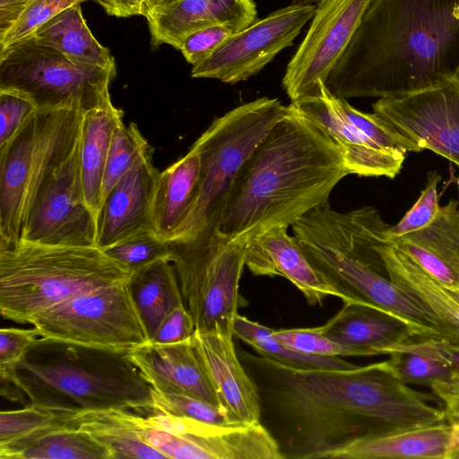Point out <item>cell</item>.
I'll list each match as a JSON object with an SVG mask.
<instances>
[{
    "label": "cell",
    "mask_w": 459,
    "mask_h": 459,
    "mask_svg": "<svg viewBox=\"0 0 459 459\" xmlns=\"http://www.w3.org/2000/svg\"><path fill=\"white\" fill-rule=\"evenodd\" d=\"M237 351L259 394L260 423L282 459H332L360 440L446 421L431 396L402 382L387 359L345 370L303 369Z\"/></svg>",
    "instance_id": "1"
},
{
    "label": "cell",
    "mask_w": 459,
    "mask_h": 459,
    "mask_svg": "<svg viewBox=\"0 0 459 459\" xmlns=\"http://www.w3.org/2000/svg\"><path fill=\"white\" fill-rule=\"evenodd\" d=\"M459 78V0H371L325 86L395 97Z\"/></svg>",
    "instance_id": "2"
},
{
    "label": "cell",
    "mask_w": 459,
    "mask_h": 459,
    "mask_svg": "<svg viewBox=\"0 0 459 459\" xmlns=\"http://www.w3.org/2000/svg\"><path fill=\"white\" fill-rule=\"evenodd\" d=\"M238 173L216 230L229 241L248 243L274 228L291 226L328 202L350 175L335 143L290 104Z\"/></svg>",
    "instance_id": "3"
},
{
    "label": "cell",
    "mask_w": 459,
    "mask_h": 459,
    "mask_svg": "<svg viewBox=\"0 0 459 459\" xmlns=\"http://www.w3.org/2000/svg\"><path fill=\"white\" fill-rule=\"evenodd\" d=\"M388 225L373 206L349 212L325 203L292 225L311 264L346 298L385 310L409 324L417 337L459 342V337L387 276L377 248ZM345 303V302H344Z\"/></svg>",
    "instance_id": "4"
},
{
    "label": "cell",
    "mask_w": 459,
    "mask_h": 459,
    "mask_svg": "<svg viewBox=\"0 0 459 459\" xmlns=\"http://www.w3.org/2000/svg\"><path fill=\"white\" fill-rule=\"evenodd\" d=\"M127 351L39 337L0 377L18 385L29 403L58 412L126 409L149 414L152 387Z\"/></svg>",
    "instance_id": "5"
},
{
    "label": "cell",
    "mask_w": 459,
    "mask_h": 459,
    "mask_svg": "<svg viewBox=\"0 0 459 459\" xmlns=\"http://www.w3.org/2000/svg\"><path fill=\"white\" fill-rule=\"evenodd\" d=\"M131 271L96 246H51L20 239L0 248V312L30 324L85 291L126 282Z\"/></svg>",
    "instance_id": "6"
},
{
    "label": "cell",
    "mask_w": 459,
    "mask_h": 459,
    "mask_svg": "<svg viewBox=\"0 0 459 459\" xmlns=\"http://www.w3.org/2000/svg\"><path fill=\"white\" fill-rule=\"evenodd\" d=\"M77 107L38 108L0 147V248L15 245L41 186L81 137Z\"/></svg>",
    "instance_id": "7"
},
{
    "label": "cell",
    "mask_w": 459,
    "mask_h": 459,
    "mask_svg": "<svg viewBox=\"0 0 459 459\" xmlns=\"http://www.w3.org/2000/svg\"><path fill=\"white\" fill-rule=\"evenodd\" d=\"M290 110V106L278 99L263 97L241 104L211 123L192 145L201 159L198 188L186 219L169 241L217 228L240 169Z\"/></svg>",
    "instance_id": "8"
},
{
    "label": "cell",
    "mask_w": 459,
    "mask_h": 459,
    "mask_svg": "<svg viewBox=\"0 0 459 459\" xmlns=\"http://www.w3.org/2000/svg\"><path fill=\"white\" fill-rule=\"evenodd\" d=\"M169 244L195 331L220 329L234 335L238 310L247 305L239 292L247 243L229 241L214 229Z\"/></svg>",
    "instance_id": "9"
},
{
    "label": "cell",
    "mask_w": 459,
    "mask_h": 459,
    "mask_svg": "<svg viewBox=\"0 0 459 459\" xmlns=\"http://www.w3.org/2000/svg\"><path fill=\"white\" fill-rule=\"evenodd\" d=\"M116 69L76 64L26 39L0 50V90H15L37 108L77 107L83 113L110 99Z\"/></svg>",
    "instance_id": "10"
},
{
    "label": "cell",
    "mask_w": 459,
    "mask_h": 459,
    "mask_svg": "<svg viewBox=\"0 0 459 459\" xmlns=\"http://www.w3.org/2000/svg\"><path fill=\"white\" fill-rule=\"evenodd\" d=\"M290 105L335 143L350 174L394 178L406 154L421 151L374 112L359 111L347 100L333 95L325 83L318 94Z\"/></svg>",
    "instance_id": "11"
},
{
    "label": "cell",
    "mask_w": 459,
    "mask_h": 459,
    "mask_svg": "<svg viewBox=\"0 0 459 459\" xmlns=\"http://www.w3.org/2000/svg\"><path fill=\"white\" fill-rule=\"evenodd\" d=\"M40 337L129 351L149 342L127 281L70 298L32 320Z\"/></svg>",
    "instance_id": "12"
},
{
    "label": "cell",
    "mask_w": 459,
    "mask_h": 459,
    "mask_svg": "<svg viewBox=\"0 0 459 459\" xmlns=\"http://www.w3.org/2000/svg\"><path fill=\"white\" fill-rule=\"evenodd\" d=\"M371 0H319L281 84L291 102L315 96L345 52Z\"/></svg>",
    "instance_id": "13"
},
{
    "label": "cell",
    "mask_w": 459,
    "mask_h": 459,
    "mask_svg": "<svg viewBox=\"0 0 459 459\" xmlns=\"http://www.w3.org/2000/svg\"><path fill=\"white\" fill-rule=\"evenodd\" d=\"M97 235V221L83 194L79 140L37 194L20 239L51 246L82 247L96 246Z\"/></svg>",
    "instance_id": "14"
},
{
    "label": "cell",
    "mask_w": 459,
    "mask_h": 459,
    "mask_svg": "<svg viewBox=\"0 0 459 459\" xmlns=\"http://www.w3.org/2000/svg\"><path fill=\"white\" fill-rule=\"evenodd\" d=\"M316 6L290 4L237 32L208 58L193 66L194 78L235 84L258 74L281 51L292 45Z\"/></svg>",
    "instance_id": "15"
},
{
    "label": "cell",
    "mask_w": 459,
    "mask_h": 459,
    "mask_svg": "<svg viewBox=\"0 0 459 459\" xmlns=\"http://www.w3.org/2000/svg\"><path fill=\"white\" fill-rule=\"evenodd\" d=\"M373 112L414 142L459 168V79L378 99Z\"/></svg>",
    "instance_id": "16"
},
{
    "label": "cell",
    "mask_w": 459,
    "mask_h": 459,
    "mask_svg": "<svg viewBox=\"0 0 459 459\" xmlns=\"http://www.w3.org/2000/svg\"><path fill=\"white\" fill-rule=\"evenodd\" d=\"M234 335L215 329L195 331L193 345L216 393L220 408L231 426L260 422L256 386L238 357Z\"/></svg>",
    "instance_id": "17"
},
{
    "label": "cell",
    "mask_w": 459,
    "mask_h": 459,
    "mask_svg": "<svg viewBox=\"0 0 459 459\" xmlns=\"http://www.w3.org/2000/svg\"><path fill=\"white\" fill-rule=\"evenodd\" d=\"M150 145L106 198L98 220L96 247L105 249L139 232L153 230L152 208L160 171Z\"/></svg>",
    "instance_id": "18"
},
{
    "label": "cell",
    "mask_w": 459,
    "mask_h": 459,
    "mask_svg": "<svg viewBox=\"0 0 459 459\" xmlns=\"http://www.w3.org/2000/svg\"><path fill=\"white\" fill-rule=\"evenodd\" d=\"M286 227L274 228L256 236L247 245L246 266L257 276H281L293 283L310 306L327 297L345 296L308 260Z\"/></svg>",
    "instance_id": "19"
},
{
    "label": "cell",
    "mask_w": 459,
    "mask_h": 459,
    "mask_svg": "<svg viewBox=\"0 0 459 459\" xmlns=\"http://www.w3.org/2000/svg\"><path fill=\"white\" fill-rule=\"evenodd\" d=\"M127 354L153 390L194 396L220 407L191 338L166 344L147 342Z\"/></svg>",
    "instance_id": "20"
},
{
    "label": "cell",
    "mask_w": 459,
    "mask_h": 459,
    "mask_svg": "<svg viewBox=\"0 0 459 459\" xmlns=\"http://www.w3.org/2000/svg\"><path fill=\"white\" fill-rule=\"evenodd\" d=\"M255 0H167L146 17L152 43L178 48L182 39L200 29L221 23L240 30L256 20Z\"/></svg>",
    "instance_id": "21"
},
{
    "label": "cell",
    "mask_w": 459,
    "mask_h": 459,
    "mask_svg": "<svg viewBox=\"0 0 459 459\" xmlns=\"http://www.w3.org/2000/svg\"><path fill=\"white\" fill-rule=\"evenodd\" d=\"M388 240L432 278L459 289L458 200L440 206L426 227Z\"/></svg>",
    "instance_id": "22"
},
{
    "label": "cell",
    "mask_w": 459,
    "mask_h": 459,
    "mask_svg": "<svg viewBox=\"0 0 459 459\" xmlns=\"http://www.w3.org/2000/svg\"><path fill=\"white\" fill-rule=\"evenodd\" d=\"M319 329L330 339L359 349L367 356L388 355L392 348L417 337L412 327L398 316L358 302H345Z\"/></svg>",
    "instance_id": "23"
},
{
    "label": "cell",
    "mask_w": 459,
    "mask_h": 459,
    "mask_svg": "<svg viewBox=\"0 0 459 459\" xmlns=\"http://www.w3.org/2000/svg\"><path fill=\"white\" fill-rule=\"evenodd\" d=\"M455 437V427L443 421L358 441L332 459H450Z\"/></svg>",
    "instance_id": "24"
},
{
    "label": "cell",
    "mask_w": 459,
    "mask_h": 459,
    "mask_svg": "<svg viewBox=\"0 0 459 459\" xmlns=\"http://www.w3.org/2000/svg\"><path fill=\"white\" fill-rule=\"evenodd\" d=\"M377 248L388 278L459 337V289L432 278L387 238Z\"/></svg>",
    "instance_id": "25"
},
{
    "label": "cell",
    "mask_w": 459,
    "mask_h": 459,
    "mask_svg": "<svg viewBox=\"0 0 459 459\" xmlns=\"http://www.w3.org/2000/svg\"><path fill=\"white\" fill-rule=\"evenodd\" d=\"M201 170L198 151L191 146L177 161L159 173L152 201L155 233L169 242L186 219L196 195Z\"/></svg>",
    "instance_id": "26"
},
{
    "label": "cell",
    "mask_w": 459,
    "mask_h": 459,
    "mask_svg": "<svg viewBox=\"0 0 459 459\" xmlns=\"http://www.w3.org/2000/svg\"><path fill=\"white\" fill-rule=\"evenodd\" d=\"M124 112L111 100L82 114L80 138V164L87 206L98 225L102 206V185L106 163L117 126Z\"/></svg>",
    "instance_id": "27"
},
{
    "label": "cell",
    "mask_w": 459,
    "mask_h": 459,
    "mask_svg": "<svg viewBox=\"0 0 459 459\" xmlns=\"http://www.w3.org/2000/svg\"><path fill=\"white\" fill-rule=\"evenodd\" d=\"M1 459H112L108 448L59 416L53 422L7 444Z\"/></svg>",
    "instance_id": "28"
},
{
    "label": "cell",
    "mask_w": 459,
    "mask_h": 459,
    "mask_svg": "<svg viewBox=\"0 0 459 459\" xmlns=\"http://www.w3.org/2000/svg\"><path fill=\"white\" fill-rule=\"evenodd\" d=\"M69 425L88 433L108 449L112 459L167 458L161 452L143 441L140 436L138 413L126 409L59 412Z\"/></svg>",
    "instance_id": "29"
},
{
    "label": "cell",
    "mask_w": 459,
    "mask_h": 459,
    "mask_svg": "<svg viewBox=\"0 0 459 459\" xmlns=\"http://www.w3.org/2000/svg\"><path fill=\"white\" fill-rule=\"evenodd\" d=\"M127 287L149 341L172 310L185 306L176 269L169 259H159L133 271Z\"/></svg>",
    "instance_id": "30"
},
{
    "label": "cell",
    "mask_w": 459,
    "mask_h": 459,
    "mask_svg": "<svg viewBox=\"0 0 459 459\" xmlns=\"http://www.w3.org/2000/svg\"><path fill=\"white\" fill-rule=\"evenodd\" d=\"M28 39L57 50L76 64L116 69L109 50L95 39L86 24L81 4L64 10Z\"/></svg>",
    "instance_id": "31"
},
{
    "label": "cell",
    "mask_w": 459,
    "mask_h": 459,
    "mask_svg": "<svg viewBox=\"0 0 459 459\" xmlns=\"http://www.w3.org/2000/svg\"><path fill=\"white\" fill-rule=\"evenodd\" d=\"M273 333V329L239 314L235 317L234 337L247 343L260 356L303 369L345 370L358 367L338 356H318L295 351L277 341Z\"/></svg>",
    "instance_id": "32"
},
{
    "label": "cell",
    "mask_w": 459,
    "mask_h": 459,
    "mask_svg": "<svg viewBox=\"0 0 459 459\" xmlns=\"http://www.w3.org/2000/svg\"><path fill=\"white\" fill-rule=\"evenodd\" d=\"M149 146V143L135 123L126 126L123 120L117 126L105 168L101 194L102 205L115 186L132 169Z\"/></svg>",
    "instance_id": "33"
},
{
    "label": "cell",
    "mask_w": 459,
    "mask_h": 459,
    "mask_svg": "<svg viewBox=\"0 0 459 459\" xmlns=\"http://www.w3.org/2000/svg\"><path fill=\"white\" fill-rule=\"evenodd\" d=\"M103 251L131 272L159 259L171 256L169 242L161 239L153 230L128 237Z\"/></svg>",
    "instance_id": "34"
},
{
    "label": "cell",
    "mask_w": 459,
    "mask_h": 459,
    "mask_svg": "<svg viewBox=\"0 0 459 459\" xmlns=\"http://www.w3.org/2000/svg\"><path fill=\"white\" fill-rule=\"evenodd\" d=\"M388 364L404 384L430 386L436 382L452 381L453 370L446 364L426 356L404 351L389 354Z\"/></svg>",
    "instance_id": "35"
},
{
    "label": "cell",
    "mask_w": 459,
    "mask_h": 459,
    "mask_svg": "<svg viewBox=\"0 0 459 459\" xmlns=\"http://www.w3.org/2000/svg\"><path fill=\"white\" fill-rule=\"evenodd\" d=\"M87 0H29L13 27L0 38V50L30 38L64 10Z\"/></svg>",
    "instance_id": "36"
},
{
    "label": "cell",
    "mask_w": 459,
    "mask_h": 459,
    "mask_svg": "<svg viewBox=\"0 0 459 459\" xmlns=\"http://www.w3.org/2000/svg\"><path fill=\"white\" fill-rule=\"evenodd\" d=\"M273 336L285 346L295 351L318 356H367L357 348L337 342L315 328L273 330Z\"/></svg>",
    "instance_id": "37"
},
{
    "label": "cell",
    "mask_w": 459,
    "mask_h": 459,
    "mask_svg": "<svg viewBox=\"0 0 459 459\" xmlns=\"http://www.w3.org/2000/svg\"><path fill=\"white\" fill-rule=\"evenodd\" d=\"M152 407L156 411L212 425L234 427L229 423L220 407L186 394H164L152 389Z\"/></svg>",
    "instance_id": "38"
},
{
    "label": "cell",
    "mask_w": 459,
    "mask_h": 459,
    "mask_svg": "<svg viewBox=\"0 0 459 459\" xmlns=\"http://www.w3.org/2000/svg\"><path fill=\"white\" fill-rule=\"evenodd\" d=\"M440 181L441 176L437 170L428 174L425 186L418 200L398 223L388 228L387 238L401 237L420 230L435 219L440 207L437 194V185Z\"/></svg>",
    "instance_id": "39"
},
{
    "label": "cell",
    "mask_w": 459,
    "mask_h": 459,
    "mask_svg": "<svg viewBox=\"0 0 459 459\" xmlns=\"http://www.w3.org/2000/svg\"><path fill=\"white\" fill-rule=\"evenodd\" d=\"M59 416L45 407L29 403L22 409L0 412V445L7 444L53 422Z\"/></svg>",
    "instance_id": "40"
},
{
    "label": "cell",
    "mask_w": 459,
    "mask_h": 459,
    "mask_svg": "<svg viewBox=\"0 0 459 459\" xmlns=\"http://www.w3.org/2000/svg\"><path fill=\"white\" fill-rule=\"evenodd\" d=\"M238 31L239 29L229 23L211 25L188 34L182 39L178 49L194 66L208 58Z\"/></svg>",
    "instance_id": "41"
},
{
    "label": "cell",
    "mask_w": 459,
    "mask_h": 459,
    "mask_svg": "<svg viewBox=\"0 0 459 459\" xmlns=\"http://www.w3.org/2000/svg\"><path fill=\"white\" fill-rule=\"evenodd\" d=\"M37 109L25 94L15 90H0V147L10 141Z\"/></svg>",
    "instance_id": "42"
},
{
    "label": "cell",
    "mask_w": 459,
    "mask_h": 459,
    "mask_svg": "<svg viewBox=\"0 0 459 459\" xmlns=\"http://www.w3.org/2000/svg\"><path fill=\"white\" fill-rule=\"evenodd\" d=\"M395 351H411L438 360L453 370L452 381H459V342L443 339L411 337L392 348L388 355Z\"/></svg>",
    "instance_id": "43"
},
{
    "label": "cell",
    "mask_w": 459,
    "mask_h": 459,
    "mask_svg": "<svg viewBox=\"0 0 459 459\" xmlns=\"http://www.w3.org/2000/svg\"><path fill=\"white\" fill-rule=\"evenodd\" d=\"M39 333L33 327L20 329L3 327L0 330V372L11 368L39 339Z\"/></svg>",
    "instance_id": "44"
},
{
    "label": "cell",
    "mask_w": 459,
    "mask_h": 459,
    "mask_svg": "<svg viewBox=\"0 0 459 459\" xmlns=\"http://www.w3.org/2000/svg\"><path fill=\"white\" fill-rule=\"evenodd\" d=\"M195 331L194 320L185 306L172 310L160 323L149 342L159 344L187 340Z\"/></svg>",
    "instance_id": "45"
},
{
    "label": "cell",
    "mask_w": 459,
    "mask_h": 459,
    "mask_svg": "<svg viewBox=\"0 0 459 459\" xmlns=\"http://www.w3.org/2000/svg\"><path fill=\"white\" fill-rule=\"evenodd\" d=\"M429 387L441 403L446 421L459 425V381L436 382Z\"/></svg>",
    "instance_id": "46"
},
{
    "label": "cell",
    "mask_w": 459,
    "mask_h": 459,
    "mask_svg": "<svg viewBox=\"0 0 459 459\" xmlns=\"http://www.w3.org/2000/svg\"><path fill=\"white\" fill-rule=\"evenodd\" d=\"M100 4L109 15L130 17L142 15L144 0H94Z\"/></svg>",
    "instance_id": "47"
},
{
    "label": "cell",
    "mask_w": 459,
    "mask_h": 459,
    "mask_svg": "<svg viewBox=\"0 0 459 459\" xmlns=\"http://www.w3.org/2000/svg\"><path fill=\"white\" fill-rule=\"evenodd\" d=\"M29 0H0V38L16 22Z\"/></svg>",
    "instance_id": "48"
},
{
    "label": "cell",
    "mask_w": 459,
    "mask_h": 459,
    "mask_svg": "<svg viewBox=\"0 0 459 459\" xmlns=\"http://www.w3.org/2000/svg\"><path fill=\"white\" fill-rule=\"evenodd\" d=\"M1 380V394L7 400L21 403L25 405L26 396L23 392L13 381L5 377H0Z\"/></svg>",
    "instance_id": "49"
},
{
    "label": "cell",
    "mask_w": 459,
    "mask_h": 459,
    "mask_svg": "<svg viewBox=\"0 0 459 459\" xmlns=\"http://www.w3.org/2000/svg\"><path fill=\"white\" fill-rule=\"evenodd\" d=\"M167 0H144L142 15L145 18Z\"/></svg>",
    "instance_id": "50"
},
{
    "label": "cell",
    "mask_w": 459,
    "mask_h": 459,
    "mask_svg": "<svg viewBox=\"0 0 459 459\" xmlns=\"http://www.w3.org/2000/svg\"><path fill=\"white\" fill-rule=\"evenodd\" d=\"M454 426L456 429V437L450 455V459H459V425Z\"/></svg>",
    "instance_id": "51"
},
{
    "label": "cell",
    "mask_w": 459,
    "mask_h": 459,
    "mask_svg": "<svg viewBox=\"0 0 459 459\" xmlns=\"http://www.w3.org/2000/svg\"><path fill=\"white\" fill-rule=\"evenodd\" d=\"M319 0H292L291 4L294 5H311Z\"/></svg>",
    "instance_id": "52"
},
{
    "label": "cell",
    "mask_w": 459,
    "mask_h": 459,
    "mask_svg": "<svg viewBox=\"0 0 459 459\" xmlns=\"http://www.w3.org/2000/svg\"><path fill=\"white\" fill-rule=\"evenodd\" d=\"M456 186H457V190H458V203H459V178L456 180Z\"/></svg>",
    "instance_id": "53"
},
{
    "label": "cell",
    "mask_w": 459,
    "mask_h": 459,
    "mask_svg": "<svg viewBox=\"0 0 459 459\" xmlns=\"http://www.w3.org/2000/svg\"><path fill=\"white\" fill-rule=\"evenodd\" d=\"M459 79V78H458Z\"/></svg>",
    "instance_id": "54"
}]
</instances>
